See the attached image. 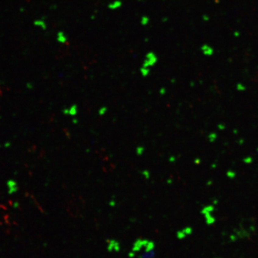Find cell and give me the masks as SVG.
<instances>
[{
	"label": "cell",
	"instance_id": "30bf717a",
	"mask_svg": "<svg viewBox=\"0 0 258 258\" xmlns=\"http://www.w3.org/2000/svg\"><path fill=\"white\" fill-rule=\"evenodd\" d=\"M149 22H150V19L149 17H147V16H143V17L141 18V20H140L141 24L143 26L148 25V24H149Z\"/></svg>",
	"mask_w": 258,
	"mask_h": 258
},
{
	"label": "cell",
	"instance_id": "6da1fadb",
	"mask_svg": "<svg viewBox=\"0 0 258 258\" xmlns=\"http://www.w3.org/2000/svg\"><path fill=\"white\" fill-rule=\"evenodd\" d=\"M214 210V205L209 204L203 207L201 210V214L204 217L205 222L207 225H212L216 222V218L213 214Z\"/></svg>",
	"mask_w": 258,
	"mask_h": 258
},
{
	"label": "cell",
	"instance_id": "3957f363",
	"mask_svg": "<svg viewBox=\"0 0 258 258\" xmlns=\"http://www.w3.org/2000/svg\"><path fill=\"white\" fill-rule=\"evenodd\" d=\"M158 62V56L154 52H149L146 54L143 64L141 67L146 68H151L155 65Z\"/></svg>",
	"mask_w": 258,
	"mask_h": 258
},
{
	"label": "cell",
	"instance_id": "7c38bea8",
	"mask_svg": "<svg viewBox=\"0 0 258 258\" xmlns=\"http://www.w3.org/2000/svg\"><path fill=\"white\" fill-rule=\"evenodd\" d=\"M248 158H249V157H247L246 158H245V159H244V162H245V163H246V164L251 163V162L253 161V158H249V160H248Z\"/></svg>",
	"mask_w": 258,
	"mask_h": 258
},
{
	"label": "cell",
	"instance_id": "8992f818",
	"mask_svg": "<svg viewBox=\"0 0 258 258\" xmlns=\"http://www.w3.org/2000/svg\"><path fill=\"white\" fill-rule=\"evenodd\" d=\"M123 6V2L121 0H114L110 2L108 5V8L111 10H117Z\"/></svg>",
	"mask_w": 258,
	"mask_h": 258
},
{
	"label": "cell",
	"instance_id": "8fae6325",
	"mask_svg": "<svg viewBox=\"0 0 258 258\" xmlns=\"http://www.w3.org/2000/svg\"><path fill=\"white\" fill-rule=\"evenodd\" d=\"M140 72H141V74L142 76L146 77L149 75L150 69L146 68H143V67H141V69H140Z\"/></svg>",
	"mask_w": 258,
	"mask_h": 258
},
{
	"label": "cell",
	"instance_id": "5b68a950",
	"mask_svg": "<svg viewBox=\"0 0 258 258\" xmlns=\"http://www.w3.org/2000/svg\"><path fill=\"white\" fill-rule=\"evenodd\" d=\"M193 232V229L190 227H186L180 230L176 231V237L180 240L185 239L188 235H192Z\"/></svg>",
	"mask_w": 258,
	"mask_h": 258
},
{
	"label": "cell",
	"instance_id": "52a82bcc",
	"mask_svg": "<svg viewBox=\"0 0 258 258\" xmlns=\"http://www.w3.org/2000/svg\"><path fill=\"white\" fill-rule=\"evenodd\" d=\"M7 186H8V189H9V194H13V193H15L17 191V183L14 182L13 180L9 181V182H7Z\"/></svg>",
	"mask_w": 258,
	"mask_h": 258
},
{
	"label": "cell",
	"instance_id": "7a4b0ae2",
	"mask_svg": "<svg viewBox=\"0 0 258 258\" xmlns=\"http://www.w3.org/2000/svg\"><path fill=\"white\" fill-rule=\"evenodd\" d=\"M148 241L149 239L145 238H138L136 239L132 245L131 251L129 253V257L132 258L135 257L136 253H143Z\"/></svg>",
	"mask_w": 258,
	"mask_h": 258
},
{
	"label": "cell",
	"instance_id": "ba28073f",
	"mask_svg": "<svg viewBox=\"0 0 258 258\" xmlns=\"http://www.w3.org/2000/svg\"><path fill=\"white\" fill-rule=\"evenodd\" d=\"M58 41L61 44H65L68 42V38L63 32H59L58 33Z\"/></svg>",
	"mask_w": 258,
	"mask_h": 258
},
{
	"label": "cell",
	"instance_id": "277c9868",
	"mask_svg": "<svg viewBox=\"0 0 258 258\" xmlns=\"http://www.w3.org/2000/svg\"><path fill=\"white\" fill-rule=\"evenodd\" d=\"M106 248L109 253H119L121 249V243L115 239H109L106 241Z\"/></svg>",
	"mask_w": 258,
	"mask_h": 258
},
{
	"label": "cell",
	"instance_id": "9c48e42d",
	"mask_svg": "<svg viewBox=\"0 0 258 258\" xmlns=\"http://www.w3.org/2000/svg\"><path fill=\"white\" fill-rule=\"evenodd\" d=\"M156 257V251L150 252V253H142L139 256V258H154Z\"/></svg>",
	"mask_w": 258,
	"mask_h": 258
}]
</instances>
